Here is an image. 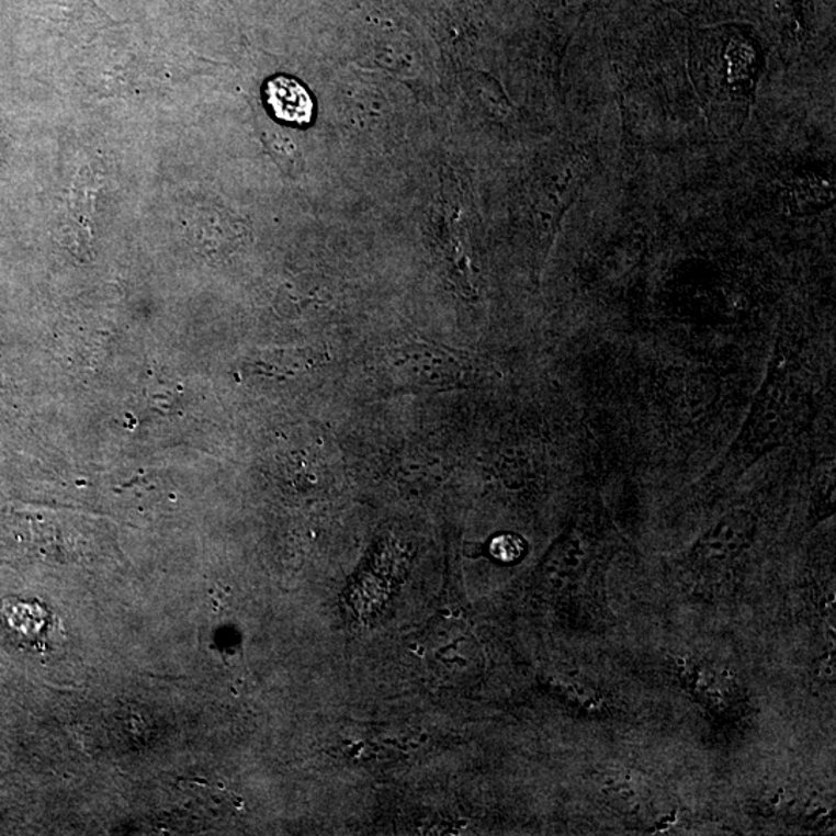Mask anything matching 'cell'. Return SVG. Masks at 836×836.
Returning <instances> with one entry per match:
<instances>
[{"label":"cell","instance_id":"cell-5","mask_svg":"<svg viewBox=\"0 0 836 836\" xmlns=\"http://www.w3.org/2000/svg\"><path fill=\"white\" fill-rule=\"evenodd\" d=\"M489 552H492L493 557L500 561V563H516V561L523 555V552H526V544H523L521 538L516 536V534H499V536H496L495 540L492 541V544H489Z\"/></svg>","mask_w":836,"mask_h":836},{"label":"cell","instance_id":"cell-1","mask_svg":"<svg viewBox=\"0 0 836 836\" xmlns=\"http://www.w3.org/2000/svg\"><path fill=\"white\" fill-rule=\"evenodd\" d=\"M811 409V394L801 376L776 358L730 454L752 465L801 432Z\"/></svg>","mask_w":836,"mask_h":836},{"label":"cell","instance_id":"cell-3","mask_svg":"<svg viewBox=\"0 0 836 836\" xmlns=\"http://www.w3.org/2000/svg\"><path fill=\"white\" fill-rule=\"evenodd\" d=\"M266 100L273 115L284 123L303 126L310 122L314 115V101L296 79H271L266 86Z\"/></svg>","mask_w":836,"mask_h":836},{"label":"cell","instance_id":"cell-6","mask_svg":"<svg viewBox=\"0 0 836 836\" xmlns=\"http://www.w3.org/2000/svg\"><path fill=\"white\" fill-rule=\"evenodd\" d=\"M269 143L273 152L276 154L273 157H282L279 163L285 166L284 169L295 174L297 169H301V166H303V160H301V154L297 152L295 143L284 137L270 138Z\"/></svg>","mask_w":836,"mask_h":836},{"label":"cell","instance_id":"cell-2","mask_svg":"<svg viewBox=\"0 0 836 836\" xmlns=\"http://www.w3.org/2000/svg\"><path fill=\"white\" fill-rule=\"evenodd\" d=\"M380 366L394 383L416 389H455L468 380V363L459 352L421 340L402 338L379 352Z\"/></svg>","mask_w":836,"mask_h":836},{"label":"cell","instance_id":"cell-4","mask_svg":"<svg viewBox=\"0 0 836 836\" xmlns=\"http://www.w3.org/2000/svg\"><path fill=\"white\" fill-rule=\"evenodd\" d=\"M2 624L9 634L21 643V646H43L45 634H47L48 621L47 610L43 606L33 608L29 602L3 601L0 608Z\"/></svg>","mask_w":836,"mask_h":836}]
</instances>
